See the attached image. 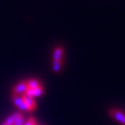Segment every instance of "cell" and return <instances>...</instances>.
I'll use <instances>...</instances> for the list:
<instances>
[{
    "label": "cell",
    "mask_w": 125,
    "mask_h": 125,
    "mask_svg": "<svg viewBox=\"0 0 125 125\" xmlns=\"http://www.w3.org/2000/svg\"><path fill=\"white\" fill-rule=\"evenodd\" d=\"M108 114L115 121L120 122L121 124L125 125V113H123V112L119 110V109H117V108H111V109H109Z\"/></svg>",
    "instance_id": "6da1fadb"
},
{
    "label": "cell",
    "mask_w": 125,
    "mask_h": 125,
    "mask_svg": "<svg viewBox=\"0 0 125 125\" xmlns=\"http://www.w3.org/2000/svg\"><path fill=\"white\" fill-rule=\"evenodd\" d=\"M12 102H13L14 105L18 107L20 110L30 112L29 107H27V105L24 103V101L22 100L21 95H14V94H12Z\"/></svg>",
    "instance_id": "7a4b0ae2"
},
{
    "label": "cell",
    "mask_w": 125,
    "mask_h": 125,
    "mask_svg": "<svg viewBox=\"0 0 125 125\" xmlns=\"http://www.w3.org/2000/svg\"><path fill=\"white\" fill-rule=\"evenodd\" d=\"M28 89V85H27L26 81H21L18 84L14 86L12 90V94L14 95H20V94H23Z\"/></svg>",
    "instance_id": "3957f363"
},
{
    "label": "cell",
    "mask_w": 125,
    "mask_h": 125,
    "mask_svg": "<svg viewBox=\"0 0 125 125\" xmlns=\"http://www.w3.org/2000/svg\"><path fill=\"white\" fill-rule=\"evenodd\" d=\"M44 92H45V90L43 88V86L41 85V86L37 87V88H34V89H30V88H28L27 91L23 94L34 98V97H39V96H41L42 94H44Z\"/></svg>",
    "instance_id": "277c9868"
},
{
    "label": "cell",
    "mask_w": 125,
    "mask_h": 125,
    "mask_svg": "<svg viewBox=\"0 0 125 125\" xmlns=\"http://www.w3.org/2000/svg\"><path fill=\"white\" fill-rule=\"evenodd\" d=\"M22 100L24 101V103L27 105V107H29L30 109V112H32L34 109H36V107H37V104H36L34 98H32L31 96H27L25 94H21V95Z\"/></svg>",
    "instance_id": "5b68a950"
},
{
    "label": "cell",
    "mask_w": 125,
    "mask_h": 125,
    "mask_svg": "<svg viewBox=\"0 0 125 125\" xmlns=\"http://www.w3.org/2000/svg\"><path fill=\"white\" fill-rule=\"evenodd\" d=\"M53 60L63 61V48L61 46H57L53 52Z\"/></svg>",
    "instance_id": "8992f818"
},
{
    "label": "cell",
    "mask_w": 125,
    "mask_h": 125,
    "mask_svg": "<svg viewBox=\"0 0 125 125\" xmlns=\"http://www.w3.org/2000/svg\"><path fill=\"white\" fill-rule=\"evenodd\" d=\"M22 115L20 111L18 112H15V113H13V114H11L10 116H9L6 120H5L4 123L7 125H13V123L15 122V121L18 119L19 117H21Z\"/></svg>",
    "instance_id": "52a82bcc"
},
{
    "label": "cell",
    "mask_w": 125,
    "mask_h": 125,
    "mask_svg": "<svg viewBox=\"0 0 125 125\" xmlns=\"http://www.w3.org/2000/svg\"><path fill=\"white\" fill-rule=\"evenodd\" d=\"M26 83L28 85V88H30V89H34V88L41 86V83L36 79H29L26 81Z\"/></svg>",
    "instance_id": "ba28073f"
},
{
    "label": "cell",
    "mask_w": 125,
    "mask_h": 125,
    "mask_svg": "<svg viewBox=\"0 0 125 125\" xmlns=\"http://www.w3.org/2000/svg\"><path fill=\"white\" fill-rule=\"evenodd\" d=\"M52 67H53L54 72L58 73V72L61 71V68H62V61H59V60H53Z\"/></svg>",
    "instance_id": "9c48e42d"
},
{
    "label": "cell",
    "mask_w": 125,
    "mask_h": 125,
    "mask_svg": "<svg viewBox=\"0 0 125 125\" xmlns=\"http://www.w3.org/2000/svg\"><path fill=\"white\" fill-rule=\"evenodd\" d=\"M24 124V118L23 115H21V117H19L18 119L15 121V122L13 123V125H23Z\"/></svg>",
    "instance_id": "30bf717a"
},
{
    "label": "cell",
    "mask_w": 125,
    "mask_h": 125,
    "mask_svg": "<svg viewBox=\"0 0 125 125\" xmlns=\"http://www.w3.org/2000/svg\"><path fill=\"white\" fill-rule=\"evenodd\" d=\"M23 125H36V122H35V119L34 118H32V117H30L27 121L24 123Z\"/></svg>",
    "instance_id": "8fae6325"
},
{
    "label": "cell",
    "mask_w": 125,
    "mask_h": 125,
    "mask_svg": "<svg viewBox=\"0 0 125 125\" xmlns=\"http://www.w3.org/2000/svg\"><path fill=\"white\" fill-rule=\"evenodd\" d=\"M0 125H7V124H5L4 122H3V123H1V124H0Z\"/></svg>",
    "instance_id": "7c38bea8"
}]
</instances>
